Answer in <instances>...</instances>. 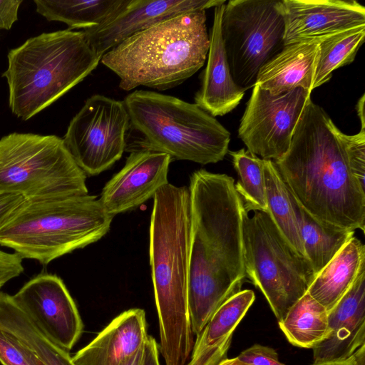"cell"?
<instances>
[{
  "mask_svg": "<svg viewBox=\"0 0 365 365\" xmlns=\"http://www.w3.org/2000/svg\"><path fill=\"white\" fill-rule=\"evenodd\" d=\"M209 47L205 11H192L133 34L107 51L100 62L118 76L124 91L138 86L165 91L201 68Z\"/></svg>",
  "mask_w": 365,
  "mask_h": 365,
  "instance_id": "obj_4",
  "label": "cell"
},
{
  "mask_svg": "<svg viewBox=\"0 0 365 365\" xmlns=\"http://www.w3.org/2000/svg\"><path fill=\"white\" fill-rule=\"evenodd\" d=\"M264 176L268 215L290 245L305 257L292 195L273 160H264Z\"/></svg>",
  "mask_w": 365,
  "mask_h": 365,
  "instance_id": "obj_27",
  "label": "cell"
},
{
  "mask_svg": "<svg viewBox=\"0 0 365 365\" xmlns=\"http://www.w3.org/2000/svg\"><path fill=\"white\" fill-rule=\"evenodd\" d=\"M114 216L89 194L25 200L0 227V245L22 259L47 264L97 242L109 231Z\"/></svg>",
  "mask_w": 365,
  "mask_h": 365,
  "instance_id": "obj_7",
  "label": "cell"
},
{
  "mask_svg": "<svg viewBox=\"0 0 365 365\" xmlns=\"http://www.w3.org/2000/svg\"><path fill=\"white\" fill-rule=\"evenodd\" d=\"M24 200L20 195L0 192V227Z\"/></svg>",
  "mask_w": 365,
  "mask_h": 365,
  "instance_id": "obj_35",
  "label": "cell"
},
{
  "mask_svg": "<svg viewBox=\"0 0 365 365\" xmlns=\"http://www.w3.org/2000/svg\"><path fill=\"white\" fill-rule=\"evenodd\" d=\"M143 365H160L158 344L155 339L149 335L145 344Z\"/></svg>",
  "mask_w": 365,
  "mask_h": 365,
  "instance_id": "obj_36",
  "label": "cell"
},
{
  "mask_svg": "<svg viewBox=\"0 0 365 365\" xmlns=\"http://www.w3.org/2000/svg\"><path fill=\"white\" fill-rule=\"evenodd\" d=\"M365 95L363 94L357 102L356 108L358 116L361 121V130H365V118H364V98Z\"/></svg>",
  "mask_w": 365,
  "mask_h": 365,
  "instance_id": "obj_39",
  "label": "cell"
},
{
  "mask_svg": "<svg viewBox=\"0 0 365 365\" xmlns=\"http://www.w3.org/2000/svg\"><path fill=\"white\" fill-rule=\"evenodd\" d=\"M350 169L361 185L365 187V130L355 135H343Z\"/></svg>",
  "mask_w": 365,
  "mask_h": 365,
  "instance_id": "obj_31",
  "label": "cell"
},
{
  "mask_svg": "<svg viewBox=\"0 0 365 365\" xmlns=\"http://www.w3.org/2000/svg\"><path fill=\"white\" fill-rule=\"evenodd\" d=\"M22 259L15 252L8 253L0 250V288L24 272Z\"/></svg>",
  "mask_w": 365,
  "mask_h": 365,
  "instance_id": "obj_33",
  "label": "cell"
},
{
  "mask_svg": "<svg viewBox=\"0 0 365 365\" xmlns=\"http://www.w3.org/2000/svg\"><path fill=\"white\" fill-rule=\"evenodd\" d=\"M100 61L83 31L68 29L27 39L9 52L2 74L11 112L30 119L81 82Z\"/></svg>",
  "mask_w": 365,
  "mask_h": 365,
  "instance_id": "obj_6",
  "label": "cell"
},
{
  "mask_svg": "<svg viewBox=\"0 0 365 365\" xmlns=\"http://www.w3.org/2000/svg\"><path fill=\"white\" fill-rule=\"evenodd\" d=\"M292 198L304 256L317 275L354 237L355 231L331 225L316 219L299 205L292 195Z\"/></svg>",
  "mask_w": 365,
  "mask_h": 365,
  "instance_id": "obj_24",
  "label": "cell"
},
{
  "mask_svg": "<svg viewBox=\"0 0 365 365\" xmlns=\"http://www.w3.org/2000/svg\"><path fill=\"white\" fill-rule=\"evenodd\" d=\"M236 359L247 365H286L280 362L274 349L259 344L244 350Z\"/></svg>",
  "mask_w": 365,
  "mask_h": 365,
  "instance_id": "obj_32",
  "label": "cell"
},
{
  "mask_svg": "<svg viewBox=\"0 0 365 365\" xmlns=\"http://www.w3.org/2000/svg\"><path fill=\"white\" fill-rule=\"evenodd\" d=\"M221 35L235 83L245 91L253 88L259 70L285 46L282 1L230 0Z\"/></svg>",
  "mask_w": 365,
  "mask_h": 365,
  "instance_id": "obj_10",
  "label": "cell"
},
{
  "mask_svg": "<svg viewBox=\"0 0 365 365\" xmlns=\"http://www.w3.org/2000/svg\"><path fill=\"white\" fill-rule=\"evenodd\" d=\"M365 269V246L352 237L316 275L307 293L329 312Z\"/></svg>",
  "mask_w": 365,
  "mask_h": 365,
  "instance_id": "obj_22",
  "label": "cell"
},
{
  "mask_svg": "<svg viewBox=\"0 0 365 365\" xmlns=\"http://www.w3.org/2000/svg\"><path fill=\"white\" fill-rule=\"evenodd\" d=\"M235 185L232 177L203 169L190 176L188 309L196 336L218 308L241 291L246 278L243 221L247 212Z\"/></svg>",
  "mask_w": 365,
  "mask_h": 365,
  "instance_id": "obj_1",
  "label": "cell"
},
{
  "mask_svg": "<svg viewBox=\"0 0 365 365\" xmlns=\"http://www.w3.org/2000/svg\"><path fill=\"white\" fill-rule=\"evenodd\" d=\"M317 365H365V345L346 360Z\"/></svg>",
  "mask_w": 365,
  "mask_h": 365,
  "instance_id": "obj_37",
  "label": "cell"
},
{
  "mask_svg": "<svg viewBox=\"0 0 365 365\" xmlns=\"http://www.w3.org/2000/svg\"><path fill=\"white\" fill-rule=\"evenodd\" d=\"M0 329L16 337L36 365H75L69 351L51 341L26 314L12 295L0 292Z\"/></svg>",
  "mask_w": 365,
  "mask_h": 365,
  "instance_id": "obj_23",
  "label": "cell"
},
{
  "mask_svg": "<svg viewBox=\"0 0 365 365\" xmlns=\"http://www.w3.org/2000/svg\"><path fill=\"white\" fill-rule=\"evenodd\" d=\"M310 94L297 88L274 96L256 84L238 128V137L247 150L264 160L282 159Z\"/></svg>",
  "mask_w": 365,
  "mask_h": 365,
  "instance_id": "obj_12",
  "label": "cell"
},
{
  "mask_svg": "<svg viewBox=\"0 0 365 365\" xmlns=\"http://www.w3.org/2000/svg\"><path fill=\"white\" fill-rule=\"evenodd\" d=\"M284 45L322 40L365 26V8L354 0H282Z\"/></svg>",
  "mask_w": 365,
  "mask_h": 365,
  "instance_id": "obj_15",
  "label": "cell"
},
{
  "mask_svg": "<svg viewBox=\"0 0 365 365\" xmlns=\"http://www.w3.org/2000/svg\"><path fill=\"white\" fill-rule=\"evenodd\" d=\"M0 363L2 365H36L25 346L14 335L1 329Z\"/></svg>",
  "mask_w": 365,
  "mask_h": 365,
  "instance_id": "obj_30",
  "label": "cell"
},
{
  "mask_svg": "<svg viewBox=\"0 0 365 365\" xmlns=\"http://www.w3.org/2000/svg\"><path fill=\"white\" fill-rule=\"evenodd\" d=\"M278 324L292 344L312 349L327 333L328 312L307 292Z\"/></svg>",
  "mask_w": 365,
  "mask_h": 365,
  "instance_id": "obj_26",
  "label": "cell"
},
{
  "mask_svg": "<svg viewBox=\"0 0 365 365\" xmlns=\"http://www.w3.org/2000/svg\"><path fill=\"white\" fill-rule=\"evenodd\" d=\"M318 54L317 43L285 45L259 70L256 84L274 96L297 88L312 92Z\"/></svg>",
  "mask_w": 365,
  "mask_h": 365,
  "instance_id": "obj_21",
  "label": "cell"
},
{
  "mask_svg": "<svg viewBox=\"0 0 365 365\" xmlns=\"http://www.w3.org/2000/svg\"><path fill=\"white\" fill-rule=\"evenodd\" d=\"M171 158L149 150L130 152L123 168L104 185L99 200L115 216L142 205L168 182Z\"/></svg>",
  "mask_w": 365,
  "mask_h": 365,
  "instance_id": "obj_16",
  "label": "cell"
},
{
  "mask_svg": "<svg viewBox=\"0 0 365 365\" xmlns=\"http://www.w3.org/2000/svg\"><path fill=\"white\" fill-rule=\"evenodd\" d=\"M148 337L145 311L130 309L115 317L72 361L75 365H122Z\"/></svg>",
  "mask_w": 365,
  "mask_h": 365,
  "instance_id": "obj_18",
  "label": "cell"
},
{
  "mask_svg": "<svg viewBox=\"0 0 365 365\" xmlns=\"http://www.w3.org/2000/svg\"><path fill=\"white\" fill-rule=\"evenodd\" d=\"M342 133L311 98L291 145L274 164L291 194L316 219L340 228L365 230V187L353 175Z\"/></svg>",
  "mask_w": 365,
  "mask_h": 365,
  "instance_id": "obj_2",
  "label": "cell"
},
{
  "mask_svg": "<svg viewBox=\"0 0 365 365\" xmlns=\"http://www.w3.org/2000/svg\"><path fill=\"white\" fill-rule=\"evenodd\" d=\"M225 4L214 9L207 62L202 73L200 88L194 98L195 103L215 118L235 108L246 91L235 83L227 60L221 35V18Z\"/></svg>",
  "mask_w": 365,
  "mask_h": 365,
  "instance_id": "obj_19",
  "label": "cell"
},
{
  "mask_svg": "<svg viewBox=\"0 0 365 365\" xmlns=\"http://www.w3.org/2000/svg\"><path fill=\"white\" fill-rule=\"evenodd\" d=\"M255 299L245 289L225 302L197 336L186 365H218L226 359L232 334Z\"/></svg>",
  "mask_w": 365,
  "mask_h": 365,
  "instance_id": "obj_20",
  "label": "cell"
},
{
  "mask_svg": "<svg viewBox=\"0 0 365 365\" xmlns=\"http://www.w3.org/2000/svg\"><path fill=\"white\" fill-rule=\"evenodd\" d=\"M225 0H128L103 24L86 30L87 41L101 57L128 37L160 21L192 11H205L225 4Z\"/></svg>",
  "mask_w": 365,
  "mask_h": 365,
  "instance_id": "obj_14",
  "label": "cell"
},
{
  "mask_svg": "<svg viewBox=\"0 0 365 365\" xmlns=\"http://www.w3.org/2000/svg\"><path fill=\"white\" fill-rule=\"evenodd\" d=\"M146 343V342H145ZM145 345L122 365H143Z\"/></svg>",
  "mask_w": 365,
  "mask_h": 365,
  "instance_id": "obj_38",
  "label": "cell"
},
{
  "mask_svg": "<svg viewBox=\"0 0 365 365\" xmlns=\"http://www.w3.org/2000/svg\"><path fill=\"white\" fill-rule=\"evenodd\" d=\"M227 153L232 157L240 178L235 187L243 200L246 212H267L264 160L244 148Z\"/></svg>",
  "mask_w": 365,
  "mask_h": 365,
  "instance_id": "obj_29",
  "label": "cell"
},
{
  "mask_svg": "<svg viewBox=\"0 0 365 365\" xmlns=\"http://www.w3.org/2000/svg\"><path fill=\"white\" fill-rule=\"evenodd\" d=\"M12 297L26 314L58 346L69 351L76 344L83 331V322L59 277L39 274Z\"/></svg>",
  "mask_w": 365,
  "mask_h": 365,
  "instance_id": "obj_13",
  "label": "cell"
},
{
  "mask_svg": "<svg viewBox=\"0 0 365 365\" xmlns=\"http://www.w3.org/2000/svg\"><path fill=\"white\" fill-rule=\"evenodd\" d=\"M86 180L63 138L13 133L0 139V192L26 200L83 195Z\"/></svg>",
  "mask_w": 365,
  "mask_h": 365,
  "instance_id": "obj_8",
  "label": "cell"
},
{
  "mask_svg": "<svg viewBox=\"0 0 365 365\" xmlns=\"http://www.w3.org/2000/svg\"><path fill=\"white\" fill-rule=\"evenodd\" d=\"M123 103L130 124L125 150H149L172 160L216 163L229 150L230 133L196 103L158 92L137 90Z\"/></svg>",
  "mask_w": 365,
  "mask_h": 365,
  "instance_id": "obj_5",
  "label": "cell"
},
{
  "mask_svg": "<svg viewBox=\"0 0 365 365\" xmlns=\"http://www.w3.org/2000/svg\"><path fill=\"white\" fill-rule=\"evenodd\" d=\"M365 345V269L328 312L324 338L313 348V364L344 361Z\"/></svg>",
  "mask_w": 365,
  "mask_h": 365,
  "instance_id": "obj_17",
  "label": "cell"
},
{
  "mask_svg": "<svg viewBox=\"0 0 365 365\" xmlns=\"http://www.w3.org/2000/svg\"><path fill=\"white\" fill-rule=\"evenodd\" d=\"M128 0H34L36 11L48 21L65 23L68 29L86 30L103 24Z\"/></svg>",
  "mask_w": 365,
  "mask_h": 365,
  "instance_id": "obj_25",
  "label": "cell"
},
{
  "mask_svg": "<svg viewBox=\"0 0 365 365\" xmlns=\"http://www.w3.org/2000/svg\"><path fill=\"white\" fill-rule=\"evenodd\" d=\"M243 257L246 278L262 292L278 322L316 277L307 259L290 245L267 212L245 214Z\"/></svg>",
  "mask_w": 365,
  "mask_h": 365,
  "instance_id": "obj_9",
  "label": "cell"
},
{
  "mask_svg": "<svg viewBox=\"0 0 365 365\" xmlns=\"http://www.w3.org/2000/svg\"><path fill=\"white\" fill-rule=\"evenodd\" d=\"M129 124L123 101L95 94L70 121L63 140L85 174L96 175L122 157Z\"/></svg>",
  "mask_w": 365,
  "mask_h": 365,
  "instance_id": "obj_11",
  "label": "cell"
},
{
  "mask_svg": "<svg viewBox=\"0 0 365 365\" xmlns=\"http://www.w3.org/2000/svg\"><path fill=\"white\" fill-rule=\"evenodd\" d=\"M21 0H0V29H10L18 20Z\"/></svg>",
  "mask_w": 365,
  "mask_h": 365,
  "instance_id": "obj_34",
  "label": "cell"
},
{
  "mask_svg": "<svg viewBox=\"0 0 365 365\" xmlns=\"http://www.w3.org/2000/svg\"><path fill=\"white\" fill-rule=\"evenodd\" d=\"M365 38V26L331 36L319 43V54L312 89L327 82L332 72L352 63Z\"/></svg>",
  "mask_w": 365,
  "mask_h": 365,
  "instance_id": "obj_28",
  "label": "cell"
},
{
  "mask_svg": "<svg viewBox=\"0 0 365 365\" xmlns=\"http://www.w3.org/2000/svg\"><path fill=\"white\" fill-rule=\"evenodd\" d=\"M218 365H247L240 361H239L236 357L232 359L227 358L222 362H220Z\"/></svg>",
  "mask_w": 365,
  "mask_h": 365,
  "instance_id": "obj_40",
  "label": "cell"
},
{
  "mask_svg": "<svg viewBox=\"0 0 365 365\" xmlns=\"http://www.w3.org/2000/svg\"><path fill=\"white\" fill-rule=\"evenodd\" d=\"M191 213L187 187L168 183L153 197L149 255L165 365H186L194 345L188 309Z\"/></svg>",
  "mask_w": 365,
  "mask_h": 365,
  "instance_id": "obj_3",
  "label": "cell"
}]
</instances>
